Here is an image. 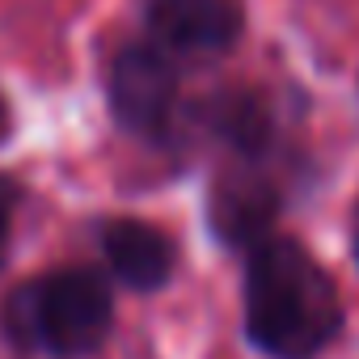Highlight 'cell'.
I'll return each mask as SVG.
<instances>
[{
	"mask_svg": "<svg viewBox=\"0 0 359 359\" xmlns=\"http://www.w3.org/2000/svg\"><path fill=\"white\" fill-rule=\"evenodd\" d=\"M283 208V195L275 177L262 169V161H233L216 173L208 191V224L229 250H254L271 237L275 216Z\"/></svg>",
	"mask_w": 359,
	"mask_h": 359,
	"instance_id": "4",
	"label": "cell"
},
{
	"mask_svg": "<svg viewBox=\"0 0 359 359\" xmlns=\"http://www.w3.org/2000/svg\"><path fill=\"white\" fill-rule=\"evenodd\" d=\"M114 325L110 283L89 266H60L18 283L0 304V330L18 351L85 359Z\"/></svg>",
	"mask_w": 359,
	"mask_h": 359,
	"instance_id": "2",
	"label": "cell"
},
{
	"mask_svg": "<svg viewBox=\"0 0 359 359\" xmlns=\"http://www.w3.org/2000/svg\"><path fill=\"white\" fill-rule=\"evenodd\" d=\"M338 330V287L300 241L271 233L245 254V338L266 359H317Z\"/></svg>",
	"mask_w": 359,
	"mask_h": 359,
	"instance_id": "1",
	"label": "cell"
},
{
	"mask_svg": "<svg viewBox=\"0 0 359 359\" xmlns=\"http://www.w3.org/2000/svg\"><path fill=\"white\" fill-rule=\"evenodd\" d=\"M18 208H22V187H18V177L0 173V266H5V258H9V241H13Z\"/></svg>",
	"mask_w": 359,
	"mask_h": 359,
	"instance_id": "8",
	"label": "cell"
},
{
	"mask_svg": "<svg viewBox=\"0 0 359 359\" xmlns=\"http://www.w3.org/2000/svg\"><path fill=\"white\" fill-rule=\"evenodd\" d=\"M102 241V258L110 266V275L131 287V292H161L173 279L177 266V245L165 229L135 220V216H110L97 229Z\"/></svg>",
	"mask_w": 359,
	"mask_h": 359,
	"instance_id": "6",
	"label": "cell"
},
{
	"mask_svg": "<svg viewBox=\"0 0 359 359\" xmlns=\"http://www.w3.org/2000/svg\"><path fill=\"white\" fill-rule=\"evenodd\" d=\"M355 258H359V237H355Z\"/></svg>",
	"mask_w": 359,
	"mask_h": 359,
	"instance_id": "10",
	"label": "cell"
},
{
	"mask_svg": "<svg viewBox=\"0 0 359 359\" xmlns=\"http://www.w3.org/2000/svg\"><path fill=\"white\" fill-rule=\"evenodd\" d=\"M203 127L237 161H266L275 148V114L254 89H224L203 106Z\"/></svg>",
	"mask_w": 359,
	"mask_h": 359,
	"instance_id": "7",
	"label": "cell"
},
{
	"mask_svg": "<svg viewBox=\"0 0 359 359\" xmlns=\"http://www.w3.org/2000/svg\"><path fill=\"white\" fill-rule=\"evenodd\" d=\"M144 26L173 60H216L237 47L245 13L237 0H144Z\"/></svg>",
	"mask_w": 359,
	"mask_h": 359,
	"instance_id": "5",
	"label": "cell"
},
{
	"mask_svg": "<svg viewBox=\"0 0 359 359\" xmlns=\"http://www.w3.org/2000/svg\"><path fill=\"white\" fill-rule=\"evenodd\" d=\"M9 140H13V106H9L5 89H0V148H5Z\"/></svg>",
	"mask_w": 359,
	"mask_h": 359,
	"instance_id": "9",
	"label": "cell"
},
{
	"mask_svg": "<svg viewBox=\"0 0 359 359\" xmlns=\"http://www.w3.org/2000/svg\"><path fill=\"white\" fill-rule=\"evenodd\" d=\"M177 93H182L177 64L152 39L127 43L114 51V60L106 68V102L123 131L152 140V144L169 140V131L177 123Z\"/></svg>",
	"mask_w": 359,
	"mask_h": 359,
	"instance_id": "3",
	"label": "cell"
}]
</instances>
